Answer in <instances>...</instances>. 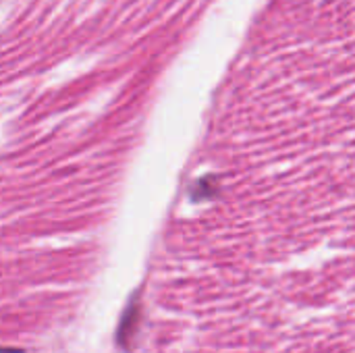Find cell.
Listing matches in <instances>:
<instances>
[{"mask_svg": "<svg viewBox=\"0 0 355 353\" xmlns=\"http://www.w3.org/2000/svg\"><path fill=\"white\" fill-rule=\"evenodd\" d=\"M212 193H216V179L214 177H206L202 181H198V185L193 187V200H202V198H210Z\"/></svg>", "mask_w": 355, "mask_h": 353, "instance_id": "cell-1", "label": "cell"}]
</instances>
